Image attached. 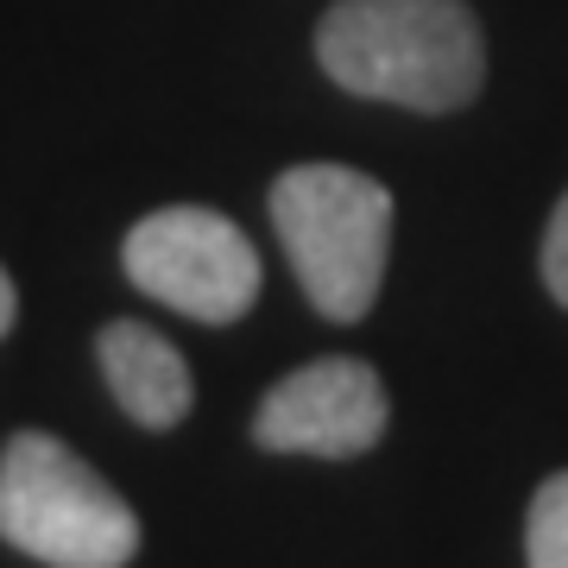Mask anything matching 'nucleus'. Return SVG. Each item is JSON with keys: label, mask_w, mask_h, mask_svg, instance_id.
Masks as SVG:
<instances>
[{"label": "nucleus", "mask_w": 568, "mask_h": 568, "mask_svg": "<svg viewBox=\"0 0 568 568\" xmlns=\"http://www.w3.org/2000/svg\"><path fill=\"white\" fill-rule=\"evenodd\" d=\"M316 63L347 95L455 114L487 82V39L467 0H335L316 26Z\"/></svg>", "instance_id": "f257e3e1"}, {"label": "nucleus", "mask_w": 568, "mask_h": 568, "mask_svg": "<svg viewBox=\"0 0 568 568\" xmlns=\"http://www.w3.org/2000/svg\"><path fill=\"white\" fill-rule=\"evenodd\" d=\"M278 227L304 297L328 323H361L392 260V190L354 164H291L272 183Z\"/></svg>", "instance_id": "f03ea898"}, {"label": "nucleus", "mask_w": 568, "mask_h": 568, "mask_svg": "<svg viewBox=\"0 0 568 568\" xmlns=\"http://www.w3.org/2000/svg\"><path fill=\"white\" fill-rule=\"evenodd\" d=\"M0 537L44 568H126L140 556L133 506L44 429L0 448Z\"/></svg>", "instance_id": "7ed1b4c3"}, {"label": "nucleus", "mask_w": 568, "mask_h": 568, "mask_svg": "<svg viewBox=\"0 0 568 568\" xmlns=\"http://www.w3.org/2000/svg\"><path fill=\"white\" fill-rule=\"evenodd\" d=\"M126 278L152 304L183 310L196 323H241L260 297V253L241 227L215 209L178 203L152 209L121 246Z\"/></svg>", "instance_id": "20e7f679"}, {"label": "nucleus", "mask_w": 568, "mask_h": 568, "mask_svg": "<svg viewBox=\"0 0 568 568\" xmlns=\"http://www.w3.org/2000/svg\"><path fill=\"white\" fill-rule=\"evenodd\" d=\"M392 398L386 379L354 354H328L297 373H284L278 386L253 410V443L272 455H316V462H354L386 436Z\"/></svg>", "instance_id": "39448f33"}, {"label": "nucleus", "mask_w": 568, "mask_h": 568, "mask_svg": "<svg viewBox=\"0 0 568 568\" xmlns=\"http://www.w3.org/2000/svg\"><path fill=\"white\" fill-rule=\"evenodd\" d=\"M95 366H102L114 405L145 429H171L190 417L196 386H190V366L152 323H108L95 335Z\"/></svg>", "instance_id": "423d86ee"}, {"label": "nucleus", "mask_w": 568, "mask_h": 568, "mask_svg": "<svg viewBox=\"0 0 568 568\" xmlns=\"http://www.w3.org/2000/svg\"><path fill=\"white\" fill-rule=\"evenodd\" d=\"M525 562L530 568H568V467H562V474H549L544 487L530 493Z\"/></svg>", "instance_id": "0eeeda50"}, {"label": "nucleus", "mask_w": 568, "mask_h": 568, "mask_svg": "<svg viewBox=\"0 0 568 568\" xmlns=\"http://www.w3.org/2000/svg\"><path fill=\"white\" fill-rule=\"evenodd\" d=\"M544 284H549V297L568 310V196L556 203V215L544 227Z\"/></svg>", "instance_id": "6e6552de"}, {"label": "nucleus", "mask_w": 568, "mask_h": 568, "mask_svg": "<svg viewBox=\"0 0 568 568\" xmlns=\"http://www.w3.org/2000/svg\"><path fill=\"white\" fill-rule=\"evenodd\" d=\"M13 316H20V291H13V278L0 272V335L13 328Z\"/></svg>", "instance_id": "1a4fd4ad"}]
</instances>
